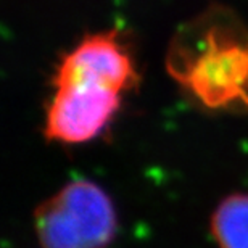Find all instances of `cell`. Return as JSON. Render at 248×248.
Returning <instances> with one entry per match:
<instances>
[{"mask_svg":"<svg viewBox=\"0 0 248 248\" xmlns=\"http://www.w3.org/2000/svg\"><path fill=\"white\" fill-rule=\"evenodd\" d=\"M211 229L219 248H248V193H234L216 208Z\"/></svg>","mask_w":248,"mask_h":248,"instance_id":"cell-5","label":"cell"},{"mask_svg":"<svg viewBox=\"0 0 248 248\" xmlns=\"http://www.w3.org/2000/svg\"><path fill=\"white\" fill-rule=\"evenodd\" d=\"M44 248H105L116 234L110 197L89 181H74L46 200L34 216Z\"/></svg>","mask_w":248,"mask_h":248,"instance_id":"cell-2","label":"cell"},{"mask_svg":"<svg viewBox=\"0 0 248 248\" xmlns=\"http://www.w3.org/2000/svg\"><path fill=\"white\" fill-rule=\"evenodd\" d=\"M166 68L208 110L248 111V29L231 10L215 7L182 24Z\"/></svg>","mask_w":248,"mask_h":248,"instance_id":"cell-1","label":"cell"},{"mask_svg":"<svg viewBox=\"0 0 248 248\" xmlns=\"http://www.w3.org/2000/svg\"><path fill=\"white\" fill-rule=\"evenodd\" d=\"M55 87L46 116V136L64 143H81L98 136L116 115L121 95L89 84Z\"/></svg>","mask_w":248,"mask_h":248,"instance_id":"cell-4","label":"cell"},{"mask_svg":"<svg viewBox=\"0 0 248 248\" xmlns=\"http://www.w3.org/2000/svg\"><path fill=\"white\" fill-rule=\"evenodd\" d=\"M132 55L116 31L98 32L82 39L58 63L53 86L89 84L121 93L137 82Z\"/></svg>","mask_w":248,"mask_h":248,"instance_id":"cell-3","label":"cell"}]
</instances>
